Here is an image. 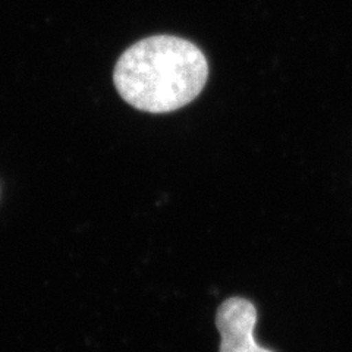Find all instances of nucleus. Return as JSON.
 Instances as JSON below:
<instances>
[{"label":"nucleus","instance_id":"nucleus-1","mask_svg":"<svg viewBox=\"0 0 352 352\" xmlns=\"http://www.w3.org/2000/svg\"><path fill=\"white\" fill-rule=\"evenodd\" d=\"M208 78L204 53L176 36H151L128 47L116 62L113 82L141 112L169 113L198 97Z\"/></svg>","mask_w":352,"mask_h":352},{"label":"nucleus","instance_id":"nucleus-2","mask_svg":"<svg viewBox=\"0 0 352 352\" xmlns=\"http://www.w3.org/2000/svg\"><path fill=\"white\" fill-rule=\"evenodd\" d=\"M257 310L245 298L226 300L219 307L216 326L222 335L220 352H273L261 348L254 339Z\"/></svg>","mask_w":352,"mask_h":352}]
</instances>
